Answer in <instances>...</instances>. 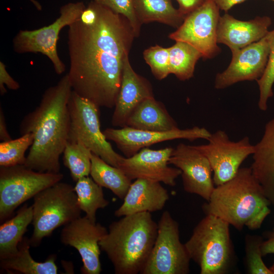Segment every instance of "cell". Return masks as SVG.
Listing matches in <instances>:
<instances>
[{"label": "cell", "instance_id": "obj_1", "mask_svg": "<svg viewBox=\"0 0 274 274\" xmlns=\"http://www.w3.org/2000/svg\"><path fill=\"white\" fill-rule=\"evenodd\" d=\"M134 30L126 17L90 1L68 26L67 73L72 90L98 107L114 108Z\"/></svg>", "mask_w": 274, "mask_h": 274}, {"label": "cell", "instance_id": "obj_2", "mask_svg": "<svg viewBox=\"0 0 274 274\" xmlns=\"http://www.w3.org/2000/svg\"><path fill=\"white\" fill-rule=\"evenodd\" d=\"M72 90L67 73L45 91L39 105L22 120L21 135H33L24 164L26 167L41 173H60L59 158L68 142Z\"/></svg>", "mask_w": 274, "mask_h": 274}, {"label": "cell", "instance_id": "obj_3", "mask_svg": "<svg viewBox=\"0 0 274 274\" xmlns=\"http://www.w3.org/2000/svg\"><path fill=\"white\" fill-rule=\"evenodd\" d=\"M270 204L251 168L243 167L231 179L215 186L202 210L238 230L245 226L255 230L270 213Z\"/></svg>", "mask_w": 274, "mask_h": 274}, {"label": "cell", "instance_id": "obj_4", "mask_svg": "<svg viewBox=\"0 0 274 274\" xmlns=\"http://www.w3.org/2000/svg\"><path fill=\"white\" fill-rule=\"evenodd\" d=\"M157 229L150 212L124 216L110 224L99 245L116 274L141 273L155 243Z\"/></svg>", "mask_w": 274, "mask_h": 274}, {"label": "cell", "instance_id": "obj_5", "mask_svg": "<svg viewBox=\"0 0 274 274\" xmlns=\"http://www.w3.org/2000/svg\"><path fill=\"white\" fill-rule=\"evenodd\" d=\"M229 226L220 218L206 214L184 244L201 274H224L230 269L234 252Z\"/></svg>", "mask_w": 274, "mask_h": 274}, {"label": "cell", "instance_id": "obj_6", "mask_svg": "<svg viewBox=\"0 0 274 274\" xmlns=\"http://www.w3.org/2000/svg\"><path fill=\"white\" fill-rule=\"evenodd\" d=\"M33 198L31 246H38L55 229L81 217L82 211L74 187L70 184L60 181L40 191Z\"/></svg>", "mask_w": 274, "mask_h": 274}, {"label": "cell", "instance_id": "obj_7", "mask_svg": "<svg viewBox=\"0 0 274 274\" xmlns=\"http://www.w3.org/2000/svg\"><path fill=\"white\" fill-rule=\"evenodd\" d=\"M68 142H81L92 153L117 167L123 156L116 152L100 129L99 107L72 90L68 101Z\"/></svg>", "mask_w": 274, "mask_h": 274}, {"label": "cell", "instance_id": "obj_8", "mask_svg": "<svg viewBox=\"0 0 274 274\" xmlns=\"http://www.w3.org/2000/svg\"><path fill=\"white\" fill-rule=\"evenodd\" d=\"M61 173H41L23 165L0 166V222L37 193L61 181Z\"/></svg>", "mask_w": 274, "mask_h": 274}, {"label": "cell", "instance_id": "obj_9", "mask_svg": "<svg viewBox=\"0 0 274 274\" xmlns=\"http://www.w3.org/2000/svg\"><path fill=\"white\" fill-rule=\"evenodd\" d=\"M86 6L83 2H70L61 7L59 16L51 24L34 30H20L13 40L17 53H40L51 61L55 73L61 75L65 65L57 51V43L61 30L78 20Z\"/></svg>", "mask_w": 274, "mask_h": 274}, {"label": "cell", "instance_id": "obj_10", "mask_svg": "<svg viewBox=\"0 0 274 274\" xmlns=\"http://www.w3.org/2000/svg\"><path fill=\"white\" fill-rule=\"evenodd\" d=\"M157 224L155 243L141 274L189 273L191 259L180 241L178 222L165 211Z\"/></svg>", "mask_w": 274, "mask_h": 274}, {"label": "cell", "instance_id": "obj_11", "mask_svg": "<svg viewBox=\"0 0 274 274\" xmlns=\"http://www.w3.org/2000/svg\"><path fill=\"white\" fill-rule=\"evenodd\" d=\"M220 9L214 0H207L185 16L182 24L168 38L187 43L198 50L205 59H212L221 51L218 45Z\"/></svg>", "mask_w": 274, "mask_h": 274}, {"label": "cell", "instance_id": "obj_12", "mask_svg": "<svg viewBox=\"0 0 274 274\" xmlns=\"http://www.w3.org/2000/svg\"><path fill=\"white\" fill-rule=\"evenodd\" d=\"M207 140V144L194 146L208 159L215 186L234 177L241 164L255 151V145L251 144L248 136L237 142L232 141L222 130L211 133Z\"/></svg>", "mask_w": 274, "mask_h": 274}, {"label": "cell", "instance_id": "obj_13", "mask_svg": "<svg viewBox=\"0 0 274 274\" xmlns=\"http://www.w3.org/2000/svg\"><path fill=\"white\" fill-rule=\"evenodd\" d=\"M108 230L99 223L93 222L86 216L80 217L64 225L60 234L61 242L76 249L80 254L83 274H99L100 241Z\"/></svg>", "mask_w": 274, "mask_h": 274}, {"label": "cell", "instance_id": "obj_14", "mask_svg": "<svg viewBox=\"0 0 274 274\" xmlns=\"http://www.w3.org/2000/svg\"><path fill=\"white\" fill-rule=\"evenodd\" d=\"M103 133L107 140L116 144L125 157H130L142 149L156 143L176 139L191 142L198 139L208 140L211 134L205 128L198 126L164 131L143 130L129 127L107 128Z\"/></svg>", "mask_w": 274, "mask_h": 274}, {"label": "cell", "instance_id": "obj_15", "mask_svg": "<svg viewBox=\"0 0 274 274\" xmlns=\"http://www.w3.org/2000/svg\"><path fill=\"white\" fill-rule=\"evenodd\" d=\"M168 164L181 170L186 192L209 201L215 186L210 163L201 152L194 146L180 143L174 148Z\"/></svg>", "mask_w": 274, "mask_h": 274}, {"label": "cell", "instance_id": "obj_16", "mask_svg": "<svg viewBox=\"0 0 274 274\" xmlns=\"http://www.w3.org/2000/svg\"><path fill=\"white\" fill-rule=\"evenodd\" d=\"M231 53V60L227 68L216 76V89H224L242 81H257L261 77L269 53L267 35L260 40Z\"/></svg>", "mask_w": 274, "mask_h": 274}, {"label": "cell", "instance_id": "obj_17", "mask_svg": "<svg viewBox=\"0 0 274 274\" xmlns=\"http://www.w3.org/2000/svg\"><path fill=\"white\" fill-rule=\"evenodd\" d=\"M173 149L171 147L159 150L144 148L130 157H124L118 167L131 181L144 179L174 186L181 171L168 165Z\"/></svg>", "mask_w": 274, "mask_h": 274}, {"label": "cell", "instance_id": "obj_18", "mask_svg": "<svg viewBox=\"0 0 274 274\" xmlns=\"http://www.w3.org/2000/svg\"><path fill=\"white\" fill-rule=\"evenodd\" d=\"M154 96L152 86L132 67L129 55L124 59L121 82L112 116L113 126L124 127L136 107L144 99Z\"/></svg>", "mask_w": 274, "mask_h": 274}, {"label": "cell", "instance_id": "obj_19", "mask_svg": "<svg viewBox=\"0 0 274 274\" xmlns=\"http://www.w3.org/2000/svg\"><path fill=\"white\" fill-rule=\"evenodd\" d=\"M271 23V18L267 16L242 21L226 13L219 19L218 43L227 46L231 52L236 51L264 38Z\"/></svg>", "mask_w": 274, "mask_h": 274}, {"label": "cell", "instance_id": "obj_20", "mask_svg": "<svg viewBox=\"0 0 274 274\" xmlns=\"http://www.w3.org/2000/svg\"><path fill=\"white\" fill-rule=\"evenodd\" d=\"M169 199L167 190L160 182L138 179L131 183L122 204L114 213L120 217L142 212L161 210Z\"/></svg>", "mask_w": 274, "mask_h": 274}, {"label": "cell", "instance_id": "obj_21", "mask_svg": "<svg viewBox=\"0 0 274 274\" xmlns=\"http://www.w3.org/2000/svg\"><path fill=\"white\" fill-rule=\"evenodd\" d=\"M252 173L274 207V118L265 125L264 133L255 145Z\"/></svg>", "mask_w": 274, "mask_h": 274}, {"label": "cell", "instance_id": "obj_22", "mask_svg": "<svg viewBox=\"0 0 274 274\" xmlns=\"http://www.w3.org/2000/svg\"><path fill=\"white\" fill-rule=\"evenodd\" d=\"M125 127L158 131L179 128L164 106L154 96L144 99L136 107L128 118Z\"/></svg>", "mask_w": 274, "mask_h": 274}, {"label": "cell", "instance_id": "obj_23", "mask_svg": "<svg viewBox=\"0 0 274 274\" xmlns=\"http://www.w3.org/2000/svg\"><path fill=\"white\" fill-rule=\"evenodd\" d=\"M32 205L24 204L12 218L5 221L0 226V260L15 255L18 245L24 237L28 226L32 223Z\"/></svg>", "mask_w": 274, "mask_h": 274}, {"label": "cell", "instance_id": "obj_24", "mask_svg": "<svg viewBox=\"0 0 274 274\" xmlns=\"http://www.w3.org/2000/svg\"><path fill=\"white\" fill-rule=\"evenodd\" d=\"M29 239L24 236L18 245V251L14 255L0 260L3 269L14 270L24 274H56L58 268L55 261L56 256L50 255L44 262H38L31 257Z\"/></svg>", "mask_w": 274, "mask_h": 274}, {"label": "cell", "instance_id": "obj_25", "mask_svg": "<svg viewBox=\"0 0 274 274\" xmlns=\"http://www.w3.org/2000/svg\"><path fill=\"white\" fill-rule=\"evenodd\" d=\"M133 3L142 25L158 22L178 28L185 17L174 7L172 0H133Z\"/></svg>", "mask_w": 274, "mask_h": 274}, {"label": "cell", "instance_id": "obj_26", "mask_svg": "<svg viewBox=\"0 0 274 274\" xmlns=\"http://www.w3.org/2000/svg\"><path fill=\"white\" fill-rule=\"evenodd\" d=\"M90 175L102 187L109 189L121 199H124L131 184L130 180L119 167L113 166L92 153Z\"/></svg>", "mask_w": 274, "mask_h": 274}, {"label": "cell", "instance_id": "obj_27", "mask_svg": "<svg viewBox=\"0 0 274 274\" xmlns=\"http://www.w3.org/2000/svg\"><path fill=\"white\" fill-rule=\"evenodd\" d=\"M168 49L170 74H174L181 81L193 77L195 65L202 58L201 53L192 45L182 41H176Z\"/></svg>", "mask_w": 274, "mask_h": 274}, {"label": "cell", "instance_id": "obj_28", "mask_svg": "<svg viewBox=\"0 0 274 274\" xmlns=\"http://www.w3.org/2000/svg\"><path fill=\"white\" fill-rule=\"evenodd\" d=\"M76 182L74 189L81 211L89 220L96 222L97 210L109 204L104 197L102 187L88 176L83 177Z\"/></svg>", "mask_w": 274, "mask_h": 274}, {"label": "cell", "instance_id": "obj_29", "mask_svg": "<svg viewBox=\"0 0 274 274\" xmlns=\"http://www.w3.org/2000/svg\"><path fill=\"white\" fill-rule=\"evenodd\" d=\"M63 154L64 164L74 181L90 175L92 152L84 144L67 142Z\"/></svg>", "mask_w": 274, "mask_h": 274}, {"label": "cell", "instance_id": "obj_30", "mask_svg": "<svg viewBox=\"0 0 274 274\" xmlns=\"http://www.w3.org/2000/svg\"><path fill=\"white\" fill-rule=\"evenodd\" d=\"M33 135L27 133L15 140L0 143V166L23 165L25 163L26 151L32 145Z\"/></svg>", "mask_w": 274, "mask_h": 274}, {"label": "cell", "instance_id": "obj_31", "mask_svg": "<svg viewBox=\"0 0 274 274\" xmlns=\"http://www.w3.org/2000/svg\"><path fill=\"white\" fill-rule=\"evenodd\" d=\"M267 35L269 44L268 61L263 74L257 80L259 90L258 106L263 111L267 109L268 100L273 96L274 84V29L269 31Z\"/></svg>", "mask_w": 274, "mask_h": 274}, {"label": "cell", "instance_id": "obj_32", "mask_svg": "<svg viewBox=\"0 0 274 274\" xmlns=\"http://www.w3.org/2000/svg\"><path fill=\"white\" fill-rule=\"evenodd\" d=\"M262 237L256 235H246L245 237L246 263L247 271L251 274H273L262 260Z\"/></svg>", "mask_w": 274, "mask_h": 274}, {"label": "cell", "instance_id": "obj_33", "mask_svg": "<svg viewBox=\"0 0 274 274\" xmlns=\"http://www.w3.org/2000/svg\"><path fill=\"white\" fill-rule=\"evenodd\" d=\"M143 57L157 80H162L170 74L168 48L158 45L151 46L144 51Z\"/></svg>", "mask_w": 274, "mask_h": 274}, {"label": "cell", "instance_id": "obj_34", "mask_svg": "<svg viewBox=\"0 0 274 274\" xmlns=\"http://www.w3.org/2000/svg\"><path fill=\"white\" fill-rule=\"evenodd\" d=\"M107 7L114 12L124 16L130 22L136 37L140 36L142 24L134 10L133 0H90Z\"/></svg>", "mask_w": 274, "mask_h": 274}, {"label": "cell", "instance_id": "obj_35", "mask_svg": "<svg viewBox=\"0 0 274 274\" xmlns=\"http://www.w3.org/2000/svg\"><path fill=\"white\" fill-rule=\"evenodd\" d=\"M12 90H18L20 88V85L18 82L15 80L8 72L5 63L0 61V93L4 95L7 92V89L5 87Z\"/></svg>", "mask_w": 274, "mask_h": 274}, {"label": "cell", "instance_id": "obj_36", "mask_svg": "<svg viewBox=\"0 0 274 274\" xmlns=\"http://www.w3.org/2000/svg\"><path fill=\"white\" fill-rule=\"evenodd\" d=\"M178 9L185 17L201 6L207 0H176Z\"/></svg>", "mask_w": 274, "mask_h": 274}, {"label": "cell", "instance_id": "obj_37", "mask_svg": "<svg viewBox=\"0 0 274 274\" xmlns=\"http://www.w3.org/2000/svg\"><path fill=\"white\" fill-rule=\"evenodd\" d=\"M261 248L263 256L274 254V229L268 234L267 239L263 241Z\"/></svg>", "mask_w": 274, "mask_h": 274}, {"label": "cell", "instance_id": "obj_38", "mask_svg": "<svg viewBox=\"0 0 274 274\" xmlns=\"http://www.w3.org/2000/svg\"><path fill=\"white\" fill-rule=\"evenodd\" d=\"M12 140L7 130L6 122L2 108H0V140L5 142Z\"/></svg>", "mask_w": 274, "mask_h": 274}, {"label": "cell", "instance_id": "obj_39", "mask_svg": "<svg viewBox=\"0 0 274 274\" xmlns=\"http://www.w3.org/2000/svg\"><path fill=\"white\" fill-rule=\"evenodd\" d=\"M246 0H214L220 10L227 12L235 5L242 3Z\"/></svg>", "mask_w": 274, "mask_h": 274}, {"label": "cell", "instance_id": "obj_40", "mask_svg": "<svg viewBox=\"0 0 274 274\" xmlns=\"http://www.w3.org/2000/svg\"><path fill=\"white\" fill-rule=\"evenodd\" d=\"M35 7V8L38 11H41L42 10V6L41 4L36 0H29Z\"/></svg>", "mask_w": 274, "mask_h": 274}, {"label": "cell", "instance_id": "obj_41", "mask_svg": "<svg viewBox=\"0 0 274 274\" xmlns=\"http://www.w3.org/2000/svg\"><path fill=\"white\" fill-rule=\"evenodd\" d=\"M271 271L272 272L273 274H274V263L272 265L271 267H269Z\"/></svg>", "mask_w": 274, "mask_h": 274}, {"label": "cell", "instance_id": "obj_42", "mask_svg": "<svg viewBox=\"0 0 274 274\" xmlns=\"http://www.w3.org/2000/svg\"><path fill=\"white\" fill-rule=\"evenodd\" d=\"M269 1H271L274 2V0H269Z\"/></svg>", "mask_w": 274, "mask_h": 274}]
</instances>
